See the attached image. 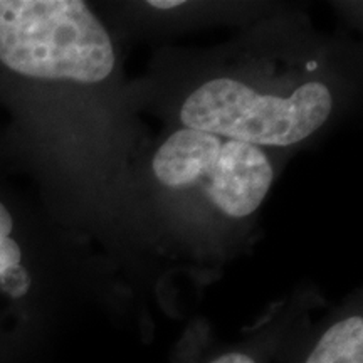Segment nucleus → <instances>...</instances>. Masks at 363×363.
Returning a JSON list of instances; mask_svg holds the SVG:
<instances>
[{
  "instance_id": "obj_1",
  "label": "nucleus",
  "mask_w": 363,
  "mask_h": 363,
  "mask_svg": "<svg viewBox=\"0 0 363 363\" xmlns=\"http://www.w3.org/2000/svg\"><path fill=\"white\" fill-rule=\"evenodd\" d=\"M0 61L27 78L94 84L111 74L115 49L81 0H0Z\"/></svg>"
},
{
  "instance_id": "obj_2",
  "label": "nucleus",
  "mask_w": 363,
  "mask_h": 363,
  "mask_svg": "<svg viewBox=\"0 0 363 363\" xmlns=\"http://www.w3.org/2000/svg\"><path fill=\"white\" fill-rule=\"evenodd\" d=\"M333 98L323 83H306L289 94H259L230 78L202 84L185 99L180 120L206 131L254 147H289L325 125Z\"/></svg>"
},
{
  "instance_id": "obj_3",
  "label": "nucleus",
  "mask_w": 363,
  "mask_h": 363,
  "mask_svg": "<svg viewBox=\"0 0 363 363\" xmlns=\"http://www.w3.org/2000/svg\"><path fill=\"white\" fill-rule=\"evenodd\" d=\"M153 174L169 189L199 187L222 214L234 219L259 208L274 179L259 147L192 128L175 131L158 148Z\"/></svg>"
},
{
  "instance_id": "obj_4",
  "label": "nucleus",
  "mask_w": 363,
  "mask_h": 363,
  "mask_svg": "<svg viewBox=\"0 0 363 363\" xmlns=\"http://www.w3.org/2000/svg\"><path fill=\"white\" fill-rule=\"evenodd\" d=\"M306 363H363V320L350 316L325 331Z\"/></svg>"
},
{
  "instance_id": "obj_5",
  "label": "nucleus",
  "mask_w": 363,
  "mask_h": 363,
  "mask_svg": "<svg viewBox=\"0 0 363 363\" xmlns=\"http://www.w3.org/2000/svg\"><path fill=\"white\" fill-rule=\"evenodd\" d=\"M13 227L12 216L6 207L0 203V278L7 271L21 266L22 252L19 244L11 238Z\"/></svg>"
},
{
  "instance_id": "obj_6",
  "label": "nucleus",
  "mask_w": 363,
  "mask_h": 363,
  "mask_svg": "<svg viewBox=\"0 0 363 363\" xmlns=\"http://www.w3.org/2000/svg\"><path fill=\"white\" fill-rule=\"evenodd\" d=\"M211 363H256L254 358L249 355H244V353H225L219 358H216L214 362Z\"/></svg>"
},
{
  "instance_id": "obj_7",
  "label": "nucleus",
  "mask_w": 363,
  "mask_h": 363,
  "mask_svg": "<svg viewBox=\"0 0 363 363\" xmlns=\"http://www.w3.org/2000/svg\"><path fill=\"white\" fill-rule=\"evenodd\" d=\"M148 4L155 9H174V7L184 6V2H182V0H152V2H148Z\"/></svg>"
}]
</instances>
